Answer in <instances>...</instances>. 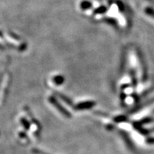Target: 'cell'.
Here are the masks:
<instances>
[{
	"label": "cell",
	"mask_w": 154,
	"mask_h": 154,
	"mask_svg": "<svg viewBox=\"0 0 154 154\" xmlns=\"http://www.w3.org/2000/svg\"><path fill=\"white\" fill-rule=\"evenodd\" d=\"M49 101L50 102L51 104H52L61 113V114H62L63 116H65L66 118H71V116H72L71 113L57 101L54 96H49Z\"/></svg>",
	"instance_id": "1"
},
{
	"label": "cell",
	"mask_w": 154,
	"mask_h": 154,
	"mask_svg": "<svg viewBox=\"0 0 154 154\" xmlns=\"http://www.w3.org/2000/svg\"><path fill=\"white\" fill-rule=\"evenodd\" d=\"M24 110L26 112V113H27V115L29 116V118L31 120H32V123H33V126H35V130H34V134L36 136V138H38V136H39L40 131H41V124H40L38 122V121L36 120V119L33 116V115H32V113L30 111L29 108L25 107Z\"/></svg>",
	"instance_id": "2"
},
{
	"label": "cell",
	"mask_w": 154,
	"mask_h": 154,
	"mask_svg": "<svg viewBox=\"0 0 154 154\" xmlns=\"http://www.w3.org/2000/svg\"><path fill=\"white\" fill-rule=\"evenodd\" d=\"M9 77L6 76V78L4 79L3 82V87L2 91H0V104H2L5 100V96H6V93H7V88H8L9 86Z\"/></svg>",
	"instance_id": "3"
},
{
	"label": "cell",
	"mask_w": 154,
	"mask_h": 154,
	"mask_svg": "<svg viewBox=\"0 0 154 154\" xmlns=\"http://www.w3.org/2000/svg\"><path fill=\"white\" fill-rule=\"evenodd\" d=\"M94 105V102L87 101V102H83V103H78L76 106H75V110H84V109H88L91 108Z\"/></svg>",
	"instance_id": "4"
},
{
	"label": "cell",
	"mask_w": 154,
	"mask_h": 154,
	"mask_svg": "<svg viewBox=\"0 0 154 154\" xmlns=\"http://www.w3.org/2000/svg\"><path fill=\"white\" fill-rule=\"evenodd\" d=\"M150 112V110L149 109H145V110L143 111H141L140 112L136 113V115H134V116L132 117V119H134V121H138V120H140V119H143V117H145L149 114Z\"/></svg>",
	"instance_id": "5"
},
{
	"label": "cell",
	"mask_w": 154,
	"mask_h": 154,
	"mask_svg": "<svg viewBox=\"0 0 154 154\" xmlns=\"http://www.w3.org/2000/svg\"><path fill=\"white\" fill-rule=\"evenodd\" d=\"M63 82H64V79H63V77L62 76H61V75H57V76H55L53 78V82L57 86L62 84Z\"/></svg>",
	"instance_id": "6"
},
{
	"label": "cell",
	"mask_w": 154,
	"mask_h": 154,
	"mask_svg": "<svg viewBox=\"0 0 154 154\" xmlns=\"http://www.w3.org/2000/svg\"><path fill=\"white\" fill-rule=\"evenodd\" d=\"M20 123L22 124V126L24 127V130L28 131L30 128L29 121L26 118H24V117H22V118L20 119Z\"/></svg>",
	"instance_id": "7"
},
{
	"label": "cell",
	"mask_w": 154,
	"mask_h": 154,
	"mask_svg": "<svg viewBox=\"0 0 154 154\" xmlns=\"http://www.w3.org/2000/svg\"><path fill=\"white\" fill-rule=\"evenodd\" d=\"M57 96H59V97L60 98L61 100H63V101H64L67 105H69V106H72V101H71V100L69 99L68 97H66V96H65L64 95H63V94H59V93H57Z\"/></svg>",
	"instance_id": "8"
},
{
	"label": "cell",
	"mask_w": 154,
	"mask_h": 154,
	"mask_svg": "<svg viewBox=\"0 0 154 154\" xmlns=\"http://www.w3.org/2000/svg\"><path fill=\"white\" fill-rule=\"evenodd\" d=\"M119 126L124 130H127V131L132 130V126L131 124H128V123H121V124L119 125Z\"/></svg>",
	"instance_id": "9"
},
{
	"label": "cell",
	"mask_w": 154,
	"mask_h": 154,
	"mask_svg": "<svg viewBox=\"0 0 154 154\" xmlns=\"http://www.w3.org/2000/svg\"><path fill=\"white\" fill-rule=\"evenodd\" d=\"M19 137H20L21 138H23V139H26V140H28L27 136H26V134H25L24 132H21V133H19Z\"/></svg>",
	"instance_id": "10"
}]
</instances>
